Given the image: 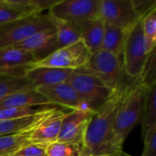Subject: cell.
Masks as SVG:
<instances>
[{
    "label": "cell",
    "instance_id": "21",
    "mask_svg": "<svg viewBox=\"0 0 156 156\" xmlns=\"http://www.w3.org/2000/svg\"><path fill=\"white\" fill-rule=\"evenodd\" d=\"M36 89L26 75H12L0 73V101L7 96Z\"/></svg>",
    "mask_w": 156,
    "mask_h": 156
},
{
    "label": "cell",
    "instance_id": "24",
    "mask_svg": "<svg viewBox=\"0 0 156 156\" xmlns=\"http://www.w3.org/2000/svg\"><path fill=\"white\" fill-rule=\"evenodd\" d=\"M154 124H156V86L149 90L145 99L142 116L143 135Z\"/></svg>",
    "mask_w": 156,
    "mask_h": 156
},
{
    "label": "cell",
    "instance_id": "30",
    "mask_svg": "<svg viewBox=\"0 0 156 156\" xmlns=\"http://www.w3.org/2000/svg\"><path fill=\"white\" fill-rule=\"evenodd\" d=\"M135 13L140 18H144L156 8L155 0H132Z\"/></svg>",
    "mask_w": 156,
    "mask_h": 156
},
{
    "label": "cell",
    "instance_id": "12",
    "mask_svg": "<svg viewBox=\"0 0 156 156\" xmlns=\"http://www.w3.org/2000/svg\"><path fill=\"white\" fill-rule=\"evenodd\" d=\"M33 53L13 48H0V73L26 75L31 69L30 63L37 61Z\"/></svg>",
    "mask_w": 156,
    "mask_h": 156
},
{
    "label": "cell",
    "instance_id": "5",
    "mask_svg": "<svg viewBox=\"0 0 156 156\" xmlns=\"http://www.w3.org/2000/svg\"><path fill=\"white\" fill-rule=\"evenodd\" d=\"M66 82L74 89L92 112L101 107L115 91L95 75L80 69H75Z\"/></svg>",
    "mask_w": 156,
    "mask_h": 156
},
{
    "label": "cell",
    "instance_id": "14",
    "mask_svg": "<svg viewBox=\"0 0 156 156\" xmlns=\"http://www.w3.org/2000/svg\"><path fill=\"white\" fill-rule=\"evenodd\" d=\"M59 110L57 108L48 107L44 112L32 116L0 120V136L15 134L34 128L42 123L44 121H46L52 115H54Z\"/></svg>",
    "mask_w": 156,
    "mask_h": 156
},
{
    "label": "cell",
    "instance_id": "7",
    "mask_svg": "<svg viewBox=\"0 0 156 156\" xmlns=\"http://www.w3.org/2000/svg\"><path fill=\"white\" fill-rule=\"evenodd\" d=\"M122 56L125 73L132 79H137L141 74L147 57L144 51L143 19L128 30Z\"/></svg>",
    "mask_w": 156,
    "mask_h": 156
},
{
    "label": "cell",
    "instance_id": "3",
    "mask_svg": "<svg viewBox=\"0 0 156 156\" xmlns=\"http://www.w3.org/2000/svg\"><path fill=\"white\" fill-rule=\"evenodd\" d=\"M78 69L95 75L113 90H118L128 76L122 57L103 49L92 53L85 65Z\"/></svg>",
    "mask_w": 156,
    "mask_h": 156
},
{
    "label": "cell",
    "instance_id": "20",
    "mask_svg": "<svg viewBox=\"0 0 156 156\" xmlns=\"http://www.w3.org/2000/svg\"><path fill=\"white\" fill-rule=\"evenodd\" d=\"M29 8L27 0H0V26L35 15Z\"/></svg>",
    "mask_w": 156,
    "mask_h": 156
},
{
    "label": "cell",
    "instance_id": "23",
    "mask_svg": "<svg viewBox=\"0 0 156 156\" xmlns=\"http://www.w3.org/2000/svg\"><path fill=\"white\" fill-rule=\"evenodd\" d=\"M51 19L56 31V50L80 40V34L77 24L61 21L53 17Z\"/></svg>",
    "mask_w": 156,
    "mask_h": 156
},
{
    "label": "cell",
    "instance_id": "4",
    "mask_svg": "<svg viewBox=\"0 0 156 156\" xmlns=\"http://www.w3.org/2000/svg\"><path fill=\"white\" fill-rule=\"evenodd\" d=\"M54 28L52 19L48 14H35L0 26V48L11 47L27 37Z\"/></svg>",
    "mask_w": 156,
    "mask_h": 156
},
{
    "label": "cell",
    "instance_id": "33",
    "mask_svg": "<svg viewBox=\"0 0 156 156\" xmlns=\"http://www.w3.org/2000/svg\"><path fill=\"white\" fill-rule=\"evenodd\" d=\"M104 156H109V155H104Z\"/></svg>",
    "mask_w": 156,
    "mask_h": 156
},
{
    "label": "cell",
    "instance_id": "8",
    "mask_svg": "<svg viewBox=\"0 0 156 156\" xmlns=\"http://www.w3.org/2000/svg\"><path fill=\"white\" fill-rule=\"evenodd\" d=\"M99 3L100 0H57L48 15L61 21L80 23L99 16Z\"/></svg>",
    "mask_w": 156,
    "mask_h": 156
},
{
    "label": "cell",
    "instance_id": "2",
    "mask_svg": "<svg viewBox=\"0 0 156 156\" xmlns=\"http://www.w3.org/2000/svg\"><path fill=\"white\" fill-rule=\"evenodd\" d=\"M149 90L138 79H135L131 90L116 113L108 155L122 150L128 134L142 121L144 106Z\"/></svg>",
    "mask_w": 156,
    "mask_h": 156
},
{
    "label": "cell",
    "instance_id": "11",
    "mask_svg": "<svg viewBox=\"0 0 156 156\" xmlns=\"http://www.w3.org/2000/svg\"><path fill=\"white\" fill-rule=\"evenodd\" d=\"M36 90L43 95L50 104L60 105L71 111L90 110L74 89L67 82L38 86Z\"/></svg>",
    "mask_w": 156,
    "mask_h": 156
},
{
    "label": "cell",
    "instance_id": "16",
    "mask_svg": "<svg viewBox=\"0 0 156 156\" xmlns=\"http://www.w3.org/2000/svg\"><path fill=\"white\" fill-rule=\"evenodd\" d=\"M50 105L49 101L36 89L16 92L0 101V111L23 107H40Z\"/></svg>",
    "mask_w": 156,
    "mask_h": 156
},
{
    "label": "cell",
    "instance_id": "28",
    "mask_svg": "<svg viewBox=\"0 0 156 156\" xmlns=\"http://www.w3.org/2000/svg\"><path fill=\"white\" fill-rule=\"evenodd\" d=\"M48 106L40 107H23V108H13L0 111V120L5 119H16V118H24L32 116L37 113H40L47 110Z\"/></svg>",
    "mask_w": 156,
    "mask_h": 156
},
{
    "label": "cell",
    "instance_id": "9",
    "mask_svg": "<svg viewBox=\"0 0 156 156\" xmlns=\"http://www.w3.org/2000/svg\"><path fill=\"white\" fill-rule=\"evenodd\" d=\"M99 16L105 23L127 31L142 19L135 13L132 0H100Z\"/></svg>",
    "mask_w": 156,
    "mask_h": 156
},
{
    "label": "cell",
    "instance_id": "17",
    "mask_svg": "<svg viewBox=\"0 0 156 156\" xmlns=\"http://www.w3.org/2000/svg\"><path fill=\"white\" fill-rule=\"evenodd\" d=\"M73 71V69H69L35 68L29 70L26 76L37 88L43 85H53L66 82Z\"/></svg>",
    "mask_w": 156,
    "mask_h": 156
},
{
    "label": "cell",
    "instance_id": "6",
    "mask_svg": "<svg viewBox=\"0 0 156 156\" xmlns=\"http://www.w3.org/2000/svg\"><path fill=\"white\" fill-rule=\"evenodd\" d=\"M90 55L83 42L80 40L72 45L53 51L42 59L30 63V69L56 68L75 70L84 66Z\"/></svg>",
    "mask_w": 156,
    "mask_h": 156
},
{
    "label": "cell",
    "instance_id": "29",
    "mask_svg": "<svg viewBox=\"0 0 156 156\" xmlns=\"http://www.w3.org/2000/svg\"><path fill=\"white\" fill-rule=\"evenodd\" d=\"M144 139V148L142 156H156V124L146 132Z\"/></svg>",
    "mask_w": 156,
    "mask_h": 156
},
{
    "label": "cell",
    "instance_id": "25",
    "mask_svg": "<svg viewBox=\"0 0 156 156\" xmlns=\"http://www.w3.org/2000/svg\"><path fill=\"white\" fill-rule=\"evenodd\" d=\"M143 33L144 51L146 55L155 48L156 45V8L143 18Z\"/></svg>",
    "mask_w": 156,
    "mask_h": 156
},
{
    "label": "cell",
    "instance_id": "13",
    "mask_svg": "<svg viewBox=\"0 0 156 156\" xmlns=\"http://www.w3.org/2000/svg\"><path fill=\"white\" fill-rule=\"evenodd\" d=\"M9 48L33 53L37 60L42 59L56 50V31L50 28L38 32Z\"/></svg>",
    "mask_w": 156,
    "mask_h": 156
},
{
    "label": "cell",
    "instance_id": "15",
    "mask_svg": "<svg viewBox=\"0 0 156 156\" xmlns=\"http://www.w3.org/2000/svg\"><path fill=\"white\" fill-rule=\"evenodd\" d=\"M77 24L80 40L90 54L101 49V44L105 31V22L100 17H95Z\"/></svg>",
    "mask_w": 156,
    "mask_h": 156
},
{
    "label": "cell",
    "instance_id": "22",
    "mask_svg": "<svg viewBox=\"0 0 156 156\" xmlns=\"http://www.w3.org/2000/svg\"><path fill=\"white\" fill-rule=\"evenodd\" d=\"M127 33L128 31L125 29L105 23V31L101 49L111 52L118 57H122Z\"/></svg>",
    "mask_w": 156,
    "mask_h": 156
},
{
    "label": "cell",
    "instance_id": "18",
    "mask_svg": "<svg viewBox=\"0 0 156 156\" xmlns=\"http://www.w3.org/2000/svg\"><path fill=\"white\" fill-rule=\"evenodd\" d=\"M66 112L58 111L54 115L39 124L32 134V139L35 143L39 144H52L58 141L60 132L61 122Z\"/></svg>",
    "mask_w": 156,
    "mask_h": 156
},
{
    "label": "cell",
    "instance_id": "26",
    "mask_svg": "<svg viewBox=\"0 0 156 156\" xmlns=\"http://www.w3.org/2000/svg\"><path fill=\"white\" fill-rule=\"evenodd\" d=\"M140 82L151 89L156 86V50L155 48L147 54L145 62L140 76L137 78Z\"/></svg>",
    "mask_w": 156,
    "mask_h": 156
},
{
    "label": "cell",
    "instance_id": "32",
    "mask_svg": "<svg viewBox=\"0 0 156 156\" xmlns=\"http://www.w3.org/2000/svg\"><path fill=\"white\" fill-rule=\"evenodd\" d=\"M109 156H133V155H130V154H128L124 153V152L122 150V151H117V152H114V153H112V154H110Z\"/></svg>",
    "mask_w": 156,
    "mask_h": 156
},
{
    "label": "cell",
    "instance_id": "19",
    "mask_svg": "<svg viewBox=\"0 0 156 156\" xmlns=\"http://www.w3.org/2000/svg\"><path fill=\"white\" fill-rule=\"evenodd\" d=\"M37 126L18 133L0 136V156H14L21 149L34 144L32 134Z\"/></svg>",
    "mask_w": 156,
    "mask_h": 156
},
{
    "label": "cell",
    "instance_id": "27",
    "mask_svg": "<svg viewBox=\"0 0 156 156\" xmlns=\"http://www.w3.org/2000/svg\"><path fill=\"white\" fill-rule=\"evenodd\" d=\"M46 156H80V145L55 142L48 145Z\"/></svg>",
    "mask_w": 156,
    "mask_h": 156
},
{
    "label": "cell",
    "instance_id": "1",
    "mask_svg": "<svg viewBox=\"0 0 156 156\" xmlns=\"http://www.w3.org/2000/svg\"><path fill=\"white\" fill-rule=\"evenodd\" d=\"M134 80L127 76L119 89L93 112L80 144V156L108 155L116 113Z\"/></svg>",
    "mask_w": 156,
    "mask_h": 156
},
{
    "label": "cell",
    "instance_id": "10",
    "mask_svg": "<svg viewBox=\"0 0 156 156\" xmlns=\"http://www.w3.org/2000/svg\"><path fill=\"white\" fill-rule=\"evenodd\" d=\"M93 112L90 110H75L66 113L61 122L57 142L80 145Z\"/></svg>",
    "mask_w": 156,
    "mask_h": 156
},
{
    "label": "cell",
    "instance_id": "31",
    "mask_svg": "<svg viewBox=\"0 0 156 156\" xmlns=\"http://www.w3.org/2000/svg\"><path fill=\"white\" fill-rule=\"evenodd\" d=\"M48 144L34 143L21 149L14 156H46V151Z\"/></svg>",
    "mask_w": 156,
    "mask_h": 156
}]
</instances>
